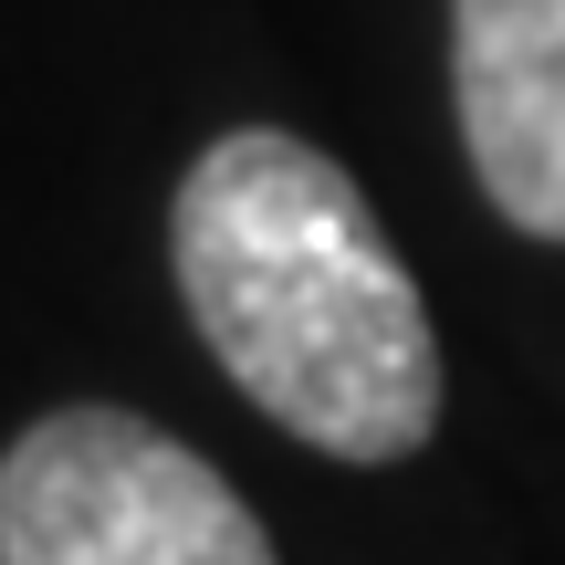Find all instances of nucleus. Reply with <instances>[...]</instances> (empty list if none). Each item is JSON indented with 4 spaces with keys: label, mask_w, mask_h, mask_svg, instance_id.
I'll list each match as a JSON object with an SVG mask.
<instances>
[{
    "label": "nucleus",
    "mask_w": 565,
    "mask_h": 565,
    "mask_svg": "<svg viewBox=\"0 0 565 565\" xmlns=\"http://www.w3.org/2000/svg\"><path fill=\"white\" fill-rule=\"evenodd\" d=\"M168 263L200 345L273 429L387 471L440 429V335L366 189L282 126L200 147L168 210Z\"/></svg>",
    "instance_id": "obj_1"
},
{
    "label": "nucleus",
    "mask_w": 565,
    "mask_h": 565,
    "mask_svg": "<svg viewBox=\"0 0 565 565\" xmlns=\"http://www.w3.org/2000/svg\"><path fill=\"white\" fill-rule=\"evenodd\" d=\"M0 565H282L263 513L137 408H53L0 450Z\"/></svg>",
    "instance_id": "obj_2"
},
{
    "label": "nucleus",
    "mask_w": 565,
    "mask_h": 565,
    "mask_svg": "<svg viewBox=\"0 0 565 565\" xmlns=\"http://www.w3.org/2000/svg\"><path fill=\"white\" fill-rule=\"evenodd\" d=\"M450 105L482 200L565 242V0H450Z\"/></svg>",
    "instance_id": "obj_3"
}]
</instances>
